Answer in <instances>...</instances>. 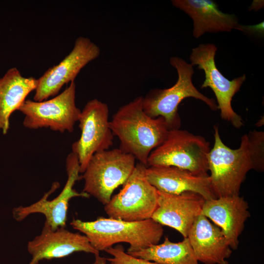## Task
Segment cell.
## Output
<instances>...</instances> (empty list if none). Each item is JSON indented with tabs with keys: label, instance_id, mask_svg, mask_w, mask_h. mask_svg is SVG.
Listing matches in <instances>:
<instances>
[{
	"label": "cell",
	"instance_id": "cell-21",
	"mask_svg": "<svg viewBox=\"0 0 264 264\" xmlns=\"http://www.w3.org/2000/svg\"><path fill=\"white\" fill-rule=\"evenodd\" d=\"M105 251L112 256L107 258L110 264H160L141 258L134 257L125 252L122 245L112 246L106 249Z\"/></svg>",
	"mask_w": 264,
	"mask_h": 264
},
{
	"label": "cell",
	"instance_id": "cell-23",
	"mask_svg": "<svg viewBox=\"0 0 264 264\" xmlns=\"http://www.w3.org/2000/svg\"><path fill=\"white\" fill-rule=\"evenodd\" d=\"M95 256V260L92 264H107V258L101 257L99 254Z\"/></svg>",
	"mask_w": 264,
	"mask_h": 264
},
{
	"label": "cell",
	"instance_id": "cell-22",
	"mask_svg": "<svg viewBox=\"0 0 264 264\" xmlns=\"http://www.w3.org/2000/svg\"><path fill=\"white\" fill-rule=\"evenodd\" d=\"M264 2L262 0H254L249 8V10H258L263 6Z\"/></svg>",
	"mask_w": 264,
	"mask_h": 264
},
{
	"label": "cell",
	"instance_id": "cell-7",
	"mask_svg": "<svg viewBox=\"0 0 264 264\" xmlns=\"http://www.w3.org/2000/svg\"><path fill=\"white\" fill-rule=\"evenodd\" d=\"M146 167L136 163L122 189L105 205L110 218L127 221L151 219L157 206L158 193L146 178Z\"/></svg>",
	"mask_w": 264,
	"mask_h": 264
},
{
	"label": "cell",
	"instance_id": "cell-5",
	"mask_svg": "<svg viewBox=\"0 0 264 264\" xmlns=\"http://www.w3.org/2000/svg\"><path fill=\"white\" fill-rule=\"evenodd\" d=\"M135 160L133 155L119 148L95 153L81 176L84 180L83 192L107 204L114 191L123 185L132 173Z\"/></svg>",
	"mask_w": 264,
	"mask_h": 264
},
{
	"label": "cell",
	"instance_id": "cell-20",
	"mask_svg": "<svg viewBox=\"0 0 264 264\" xmlns=\"http://www.w3.org/2000/svg\"><path fill=\"white\" fill-rule=\"evenodd\" d=\"M130 255L160 264H199L188 238L174 242L166 237L161 244Z\"/></svg>",
	"mask_w": 264,
	"mask_h": 264
},
{
	"label": "cell",
	"instance_id": "cell-19",
	"mask_svg": "<svg viewBox=\"0 0 264 264\" xmlns=\"http://www.w3.org/2000/svg\"><path fill=\"white\" fill-rule=\"evenodd\" d=\"M37 84V79L23 77L16 67L9 69L0 78V130L3 134L8 132L12 113L19 110Z\"/></svg>",
	"mask_w": 264,
	"mask_h": 264
},
{
	"label": "cell",
	"instance_id": "cell-16",
	"mask_svg": "<svg viewBox=\"0 0 264 264\" xmlns=\"http://www.w3.org/2000/svg\"><path fill=\"white\" fill-rule=\"evenodd\" d=\"M145 174L148 181L158 191L172 194L191 192L205 200L217 198L208 174L197 175L172 166H148Z\"/></svg>",
	"mask_w": 264,
	"mask_h": 264
},
{
	"label": "cell",
	"instance_id": "cell-8",
	"mask_svg": "<svg viewBox=\"0 0 264 264\" xmlns=\"http://www.w3.org/2000/svg\"><path fill=\"white\" fill-rule=\"evenodd\" d=\"M76 85L71 82L63 92L49 100H25L18 110L24 115L23 125L29 129L49 128L60 132L73 131L81 110L75 103Z\"/></svg>",
	"mask_w": 264,
	"mask_h": 264
},
{
	"label": "cell",
	"instance_id": "cell-18",
	"mask_svg": "<svg viewBox=\"0 0 264 264\" xmlns=\"http://www.w3.org/2000/svg\"><path fill=\"white\" fill-rule=\"evenodd\" d=\"M173 5L184 11L193 21V35L198 38L205 32L242 31L234 14L223 13L217 3L211 0H173Z\"/></svg>",
	"mask_w": 264,
	"mask_h": 264
},
{
	"label": "cell",
	"instance_id": "cell-3",
	"mask_svg": "<svg viewBox=\"0 0 264 264\" xmlns=\"http://www.w3.org/2000/svg\"><path fill=\"white\" fill-rule=\"evenodd\" d=\"M70 224L99 252L115 243L127 242L130 247L126 253L131 254L158 244L164 233L162 225L152 219L127 221L100 217L89 221L73 219Z\"/></svg>",
	"mask_w": 264,
	"mask_h": 264
},
{
	"label": "cell",
	"instance_id": "cell-14",
	"mask_svg": "<svg viewBox=\"0 0 264 264\" xmlns=\"http://www.w3.org/2000/svg\"><path fill=\"white\" fill-rule=\"evenodd\" d=\"M32 256L29 264H38L43 260L62 258L76 252L99 254L84 235L73 233L65 227L55 230L44 226L41 233L27 244Z\"/></svg>",
	"mask_w": 264,
	"mask_h": 264
},
{
	"label": "cell",
	"instance_id": "cell-15",
	"mask_svg": "<svg viewBox=\"0 0 264 264\" xmlns=\"http://www.w3.org/2000/svg\"><path fill=\"white\" fill-rule=\"evenodd\" d=\"M249 205L242 197L233 195L205 200L201 214L221 229L232 250L239 246V238L250 217Z\"/></svg>",
	"mask_w": 264,
	"mask_h": 264
},
{
	"label": "cell",
	"instance_id": "cell-10",
	"mask_svg": "<svg viewBox=\"0 0 264 264\" xmlns=\"http://www.w3.org/2000/svg\"><path fill=\"white\" fill-rule=\"evenodd\" d=\"M109 118L108 105L97 99L88 101L81 110L78 120L81 135L71 147L78 157L80 173L84 172L94 154L113 145L114 135Z\"/></svg>",
	"mask_w": 264,
	"mask_h": 264
},
{
	"label": "cell",
	"instance_id": "cell-9",
	"mask_svg": "<svg viewBox=\"0 0 264 264\" xmlns=\"http://www.w3.org/2000/svg\"><path fill=\"white\" fill-rule=\"evenodd\" d=\"M66 169L67 179L61 192L52 200L48 199L50 195L59 187L55 182L51 189L46 192L38 201L26 206H20L14 208V218L18 221H22L29 215L42 214L45 217L44 225L55 230L59 228L65 227L67 213L70 200L74 197L89 198V195L82 192H78L74 188L75 182L81 178L79 176L80 166L77 156L71 152L66 159Z\"/></svg>",
	"mask_w": 264,
	"mask_h": 264
},
{
	"label": "cell",
	"instance_id": "cell-6",
	"mask_svg": "<svg viewBox=\"0 0 264 264\" xmlns=\"http://www.w3.org/2000/svg\"><path fill=\"white\" fill-rule=\"evenodd\" d=\"M210 151L209 142L203 137L179 129L170 130L150 154L147 167L172 166L197 175H207Z\"/></svg>",
	"mask_w": 264,
	"mask_h": 264
},
{
	"label": "cell",
	"instance_id": "cell-12",
	"mask_svg": "<svg viewBox=\"0 0 264 264\" xmlns=\"http://www.w3.org/2000/svg\"><path fill=\"white\" fill-rule=\"evenodd\" d=\"M100 54L99 47L89 38H77L69 53L37 79L34 101L41 102L57 95L65 84L74 82L81 69Z\"/></svg>",
	"mask_w": 264,
	"mask_h": 264
},
{
	"label": "cell",
	"instance_id": "cell-4",
	"mask_svg": "<svg viewBox=\"0 0 264 264\" xmlns=\"http://www.w3.org/2000/svg\"><path fill=\"white\" fill-rule=\"evenodd\" d=\"M170 63L176 68L178 74L176 82L171 88H154L142 97L144 112L152 118L162 117L170 130L179 129L180 118L178 107L186 98L193 97L204 102L212 110H217L216 101L200 93L192 82L194 73L193 66L178 57H172Z\"/></svg>",
	"mask_w": 264,
	"mask_h": 264
},
{
	"label": "cell",
	"instance_id": "cell-1",
	"mask_svg": "<svg viewBox=\"0 0 264 264\" xmlns=\"http://www.w3.org/2000/svg\"><path fill=\"white\" fill-rule=\"evenodd\" d=\"M214 144L208 156L212 189L216 198L238 195L247 174L264 169V132L253 130L241 137L240 147L232 149L222 141L214 126Z\"/></svg>",
	"mask_w": 264,
	"mask_h": 264
},
{
	"label": "cell",
	"instance_id": "cell-13",
	"mask_svg": "<svg viewBox=\"0 0 264 264\" xmlns=\"http://www.w3.org/2000/svg\"><path fill=\"white\" fill-rule=\"evenodd\" d=\"M157 206L151 219L187 238L194 222L201 214L205 199L191 192L172 194L157 190Z\"/></svg>",
	"mask_w": 264,
	"mask_h": 264
},
{
	"label": "cell",
	"instance_id": "cell-2",
	"mask_svg": "<svg viewBox=\"0 0 264 264\" xmlns=\"http://www.w3.org/2000/svg\"><path fill=\"white\" fill-rule=\"evenodd\" d=\"M110 127L119 139V148L146 166L150 154L163 143L170 130L163 117L152 118L144 112L142 96L120 107L110 120Z\"/></svg>",
	"mask_w": 264,
	"mask_h": 264
},
{
	"label": "cell",
	"instance_id": "cell-17",
	"mask_svg": "<svg viewBox=\"0 0 264 264\" xmlns=\"http://www.w3.org/2000/svg\"><path fill=\"white\" fill-rule=\"evenodd\" d=\"M198 262L204 264H228L232 250L220 228L205 216H198L187 236Z\"/></svg>",
	"mask_w": 264,
	"mask_h": 264
},
{
	"label": "cell",
	"instance_id": "cell-11",
	"mask_svg": "<svg viewBox=\"0 0 264 264\" xmlns=\"http://www.w3.org/2000/svg\"><path fill=\"white\" fill-rule=\"evenodd\" d=\"M217 48L212 44H200L192 50L190 59L192 66L198 65L205 73L201 88H210L214 92L220 110L221 118L236 128L243 126L242 118L233 109L231 102L246 79L245 74L229 80L217 67L215 57Z\"/></svg>",
	"mask_w": 264,
	"mask_h": 264
}]
</instances>
